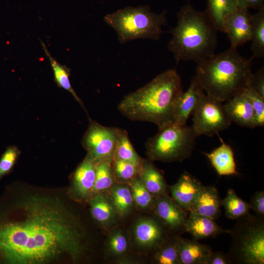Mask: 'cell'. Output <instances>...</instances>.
Listing matches in <instances>:
<instances>
[{
  "instance_id": "cell-21",
  "label": "cell",
  "mask_w": 264,
  "mask_h": 264,
  "mask_svg": "<svg viewBox=\"0 0 264 264\" xmlns=\"http://www.w3.org/2000/svg\"><path fill=\"white\" fill-rule=\"evenodd\" d=\"M138 178L154 198L167 195V185L164 177L151 162L144 160Z\"/></svg>"
},
{
  "instance_id": "cell-24",
  "label": "cell",
  "mask_w": 264,
  "mask_h": 264,
  "mask_svg": "<svg viewBox=\"0 0 264 264\" xmlns=\"http://www.w3.org/2000/svg\"><path fill=\"white\" fill-rule=\"evenodd\" d=\"M111 204L117 214L124 217L132 210L134 201L130 187L123 184H114L110 189Z\"/></svg>"
},
{
  "instance_id": "cell-39",
  "label": "cell",
  "mask_w": 264,
  "mask_h": 264,
  "mask_svg": "<svg viewBox=\"0 0 264 264\" xmlns=\"http://www.w3.org/2000/svg\"><path fill=\"white\" fill-rule=\"evenodd\" d=\"M238 6L248 9H260L264 7V0H236Z\"/></svg>"
},
{
  "instance_id": "cell-22",
  "label": "cell",
  "mask_w": 264,
  "mask_h": 264,
  "mask_svg": "<svg viewBox=\"0 0 264 264\" xmlns=\"http://www.w3.org/2000/svg\"><path fill=\"white\" fill-rule=\"evenodd\" d=\"M238 7L236 0H207L204 11L216 30L223 32L225 18Z\"/></svg>"
},
{
  "instance_id": "cell-3",
  "label": "cell",
  "mask_w": 264,
  "mask_h": 264,
  "mask_svg": "<svg viewBox=\"0 0 264 264\" xmlns=\"http://www.w3.org/2000/svg\"><path fill=\"white\" fill-rule=\"evenodd\" d=\"M251 61L230 47L198 63L195 77L207 95L225 102L247 87Z\"/></svg>"
},
{
  "instance_id": "cell-8",
  "label": "cell",
  "mask_w": 264,
  "mask_h": 264,
  "mask_svg": "<svg viewBox=\"0 0 264 264\" xmlns=\"http://www.w3.org/2000/svg\"><path fill=\"white\" fill-rule=\"evenodd\" d=\"M191 126L197 136H212L228 129L232 123L223 103L204 94L194 111Z\"/></svg>"
},
{
  "instance_id": "cell-33",
  "label": "cell",
  "mask_w": 264,
  "mask_h": 264,
  "mask_svg": "<svg viewBox=\"0 0 264 264\" xmlns=\"http://www.w3.org/2000/svg\"><path fill=\"white\" fill-rule=\"evenodd\" d=\"M244 91L252 103L255 116V127L264 126V99L249 88H246Z\"/></svg>"
},
{
  "instance_id": "cell-35",
  "label": "cell",
  "mask_w": 264,
  "mask_h": 264,
  "mask_svg": "<svg viewBox=\"0 0 264 264\" xmlns=\"http://www.w3.org/2000/svg\"><path fill=\"white\" fill-rule=\"evenodd\" d=\"M20 153L16 146H11L6 149L0 159V178L10 171Z\"/></svg>"
},
{
  "instance_id": "cell-34",
  "label": "cell",
  "mask_w": 264,
  "mask_h": 264,
  "mask_svg": "<svg viewBox=\"0 0 264 264\" xmlns=\"http://www.w3.org/2000/svg\"><path fill=\"white\" fill-rule=\"evenodd\" d=\"M109 250L113 254L120 255L125 253L128 248V241L124 234L120 231L113 232L108 242Z\"/></svg>"
},
{
  "instance_id": "cell-5",
  "label": "cell",
  "mask_w": 264,
  "mask_h": 264,
  "mask_svg": "<svg viewBox=\"0 0 264 264\" xmlns=\"http://www.w3.org/2000/svg\"><path fill=\"white\" fill-rule=\"evenodd\" d=\"M104 22L123 44L137 39L158 40L168 25L166 12L157 14L148 5L127 6L106 15Z\"/></svg>"
},
{
  "instance_id": "cell-18",
  "label": "cell",
  "mask_w": 264,
  "mask_h": 264,
  "mask_svg": "<svg viewBox=\"0 0 264 264\" xmlns=\"http://www.w3.org/2000/svg\"><path fill=\"white\" fill-rule=\"evenodd\" d=\"M221 200L215 187L203 185L188 212L215 220L220 214Z\"/></svg>"
},
{
  "instance_id": "cell-19",
  "label": "cell",
  "mask_w": 264,
  "mask_h": 264,
  "mask_svg": "<svg viewBox=\"0 0 264 264\" xmlns=\"http://www.w3.org/2000/svg\"><path fill=\"white\" fill-rule=\"evenodd\" d=\"M212 251L210 247L197 240L178 237L177 252L179 264H206Z\"/></svg>"
},
{
  "instance_id": "cell-36",
  "label": "cell",
  "mask_w": 264,
  "mask_h": 264,
  "mask_svg": "<svg viewBox=\"0 0 264 264\" xmlns=\"http://www.w3.org/2000/svg\"><path fill=\"white\" fill-rule=\"evenodd\" d=\"M247 88L264 99V69L263 67L255 74L252 73Z\"/></svg>"
},
{
  "instance_id": "cell-4",
  "label": "cell",
  "mask_w": 264,
  "mask_h": 264,
  "mask_svg": "<svg viewBox=\"0 0 264 264\" xmlns=\"http://www.w3.org/2000/svg\"><path fill=\"white\" fill-rule=\"evenodd\" d=\"M177 20L167 45L177 64L181 61L198 64L215 54L218 31L205 11L187 3L177 12Z\"/></svg>"
},
{
  "instance_id": "cell-28",
  "label": "cell",
  "mask_w": 264,
  "mask_h": 264,
  "mask_svg": "<svg viewBox=\"0 0 264 264\" xmlns=\"http://www.w3.org/2000/svg\"><path fill=\"white\" fill-rule=\"evenodd\" d=\"M114 159H119L142 164L144 160L137 154L124 130L120 129L116 142Z\"/></svg>"
},
{
  "instance_id": "cell-20",
  "label": "cell",
  "mask_w": 264,
  "mask_h": 264,
  "mask_svg": "<svg viewBox=\"0 0 264 264\" xmlns=\"http://www.w3.org/2000/svg\"><path fill=\"white\" fill-rule=\"evenodd\" d=\"M221 144L209 154H205L220 176H232L238 174L232 148L220 138Z\"/></svg>"
},
{
  "instance_id": "cell-38",
  "label": "cell",
  "mask_w": 264,
  "mask_h": 264,
  "mask_svg": "<svg viewBox=\"0 0 264 264\" xmlns=\"http://www.w3.org/2000/svg\"><path fill=\"white\" fill-rule=\"evenodd\" d=\"M233 262L229 255L221 252H211L206 261V264H230Z\"/></svg>"
},
{
  "instance_id": "cell-2",
  "label": "cell",
  "mask_w": 264,
  "mask_h": 264,
  "mask_svg": "<svg viewBox=\"0 0 264 264\" xmlns=\"http://www.w3.org/2000/svg\"><path fill=\"white\" fill-rule=\"evenodd\" d=\"M182 92L180 76L176 69H170L125 96L117 108L130 120L153 123L159 129L171 123Z\"/></svg>"
},
{
  "instance_id": "cell-27",
  "label": "cell",
  "mask_w": 264,
  "mask_h": 264,
  "mask_svg": "<svg viewBox=\"0 0 264 264\" xmlns=\"http://www.w3.org/2000/svg\"><path fill=\"white\" fill-rule=\"evenodd\" d=\"M221 206L225 209V216L232 220L244 216L250 210L249 204L238 196L232 189H229L225 198L221 200Z\"/></svg>"
},
{
  "instance_id": "cell-31",
  "label": "cell",
  "mask_w": 264,
  "mask_h": 264,
  "mask_svg": "<svg viewBox=\"0 0 264 264\" xmlns=\"http://www.w3.org/2000/svg\"><path fill=\"white\" fill-rule=\"evenodd\" d=\"M167 240L157 248L154 256V261L159 264H179L178 258L177 239Z\"/></svg>"
},
{
  "instance_id": "cell-37",
  "label": "cell",
  "mask_w": 264,
  "mask_h": 264,
  "mask_svg": "<svg viewBox=\"0 0 264 264\" xmlns=\"http://www.w3.org/2000/svg\"><path fill=\"white\" fill-rule=\"evenodd\" d=\"M250 209L256 216L263 218L264 215V192L263 191L256 192L252 197L249 203Z\"/></svg>"
},
{
  "instance_id": "cell-29",
  "label": "cell",
  "mask_w": 264,
  "mask_h": 264,
  "mask_svg": "<svg viewBox=\"0 0 264 264\" xmlns=\"http://www.w3.org/2000/svg\"><path fill=\"white\" fill-rule=\"evenodd\" d=\"M112 162L104 161L96 164L93 194L101 193L110 189L115 182Z\"/></svg>"
},
{
  "instance_id": "cell-11",
  "label": "cell",
  "mask_w": 264,
  "mask_h": 264,
  "mask_svg": "<svg viewBox=\"0 0 264 264\" xmlns=\"http://www.w3.org/2000/svg\"><path fill=\"white\" fill-rule=\"evenodd\" d=\"M133 234L136 243L148 249H156L167 240L162 223L150 218L138 220L134 226Z\"/></svg>"
},
{
  "instance_id": "cell-23",
  "label": "cell",
  "mask_w": 264,
  "mask_h": 264,
  "mask_svg": "<svg viewBox=\"0 0 264 264\" xmlns=\"http://www.w3.org/2000/svg\"><path fill=\"white\" fill-rule=\"evenodd\" d=\"M92 217L103 225L110 224L117 215L109 199L101 193L94 194L89 201Z\"/></svg>"
},
{
  "instance_id": "cell-14",
  "label": "cell",
  "mask_w": 264,
  "mask_h": 264,
  "mask_svg": "<svg viewBox=\"0 0 264 264\" xmlns=\"http://www.w3.org/2000/svg\"><path fill=\"white\" fill-rule=\"evenodd\" d=\"M202 186L198 179L189 173L185 172L171 186L172 198L182 209L189 211Z\"/></svg>"
},
{
  "instance_id": "cell-25",
  "label": "cell",
  "mask_w": 264,
  "mask_h": 264,
  "mask_svg": "<svg viewBox=\"0 0 264 264\" xmlns=\"http://www.w3.org/2000/svg\"><path fill=\"white\" fill-rule=\"evenodd\" d=\"M40 43L45 54L49 61L50 66L53 71L54 80L57 86L69 92L75 99L86 110L82 100L78 97L70 84L69 80L70 69L65 65L60 64L52 57L48 51L45 44L42 40H40Z\"/></svg>"
},
{
  "instance_id": "cell-32",
  "label": "cell",
  "mask_w": 264,
  "mask_h": 264,
  "mask_svg": "<svg viewBox=\"0 0 264 264\" xmlns=\"http://www.w3.org/2000/svg\"><path fill=\"white\" fill-rule=\"evenodd\" d=\"M134 201L140 209L153 208L154 197L146 189L139 180L138 176L129 183Z\"/></svg>"
},
{
  "instance_id": "cell-1",
  "label": "cell",
  "mask_w": 264,
  "mask_h": 264,
  "mask_svg": "<svg viewBox=\"0 0 264 264\" xmlns=\"http://www.w3.org/2000/svg\"><path fill=\"white\" fill-rule=\"evenodd\" d=\"M18 219L0 225V256L15 264H41L83 251L82 234L69 211L50 198L21 202Z\"/></svg>"
},
{
  "instance_id": "cell-17",
  "label": "cell",
  "mask_w": 264,
  "mask_h": 264,
  "mask_svg": "<svg viewBox=\"0 0 264 264\" xmlns=\"http://www.w3.org/2000/svg\"><path fill=\"white\" fill-rule=\"evenodd\" d=\"M183 230L190 233L196 240L215 237L225 233L229 234V231L219 226L212 219L191 212L187 217Z\"/></svg>"
},
{
  "instance_id": "cell-9",
  "label": "cell",
  "mask_w": 264,
  "mask_h": 264,
  "mask_svg": "<svg viewBox=\"0 0 264 264\" xmlns=\"http://www.w3.org/2000/svg\"><path fill=\"white\" fill-rule=\"evenodd\" d=\"M119 130L90 121L82 144L96 163L104 161L112 162Z\"/></svg>"
},
{
  "instance_id": "cell-12",
  "label": "cell",
  "mask_w": 264,
  "mask_h": 264,
  "mask_svg": "<svg viewBox=\"0 0 264 264\" xmlns=\"http://www.w3.org/2000/svg\"><path fill=\"white\" fill-rule=\"evenodd\" d=\"M205 92L194 76L188 89L179 95L171 123L186 125V122L198 106Z\"/></svg>"
},
{
  "instance_id": "cell-15",
  "label": "cell",
  "mask_w": 264,
  "mask_h": 264,
  "mask_svg": "<svg viewBox=\"0 0 264 264\" xmlns=\"http://www.w3.org/2000/svg\"><path fill=\"white\" fill-rule=\"evenodd\" d=\"M224 109L231 122L254 128V112L252 103L243 90L225 102Z\"/></svg>"
},
{
  "instance_id": "cell-30",
  "label": "cell",
  "mask_w": 264,
  "mask_h": 264,
  "mask_svg": "<svg viewBox=\"0 0 264 264\" xmlns=\"http://www.w3.org/2000/svg\"><path fill=\"white\" fill-rule=\"evenodd\" d=\"M143 163L114 159L112 166L115 180L120 183H129L138 176Z\"/></svg>"
},
{
  "instance_id": "cell-26",
  "label": "cell",
  "mask_w": 264,
  "mask_h": 264,
  "mask_svg": "<svg viewBox=\"0 0 264 264\" xmlns=\"http://www.w3.org/2000/svg\"><path fill=\"white\" fill-rule=\"evenodd\" d=\"M250 41L252 52L251 60L264 57V7L252 14V29Z\"/></svg>"
},
{
  "instance_id": "cell-6",
  "label": "cell",
  "mask_w": 264,
  "mask_h": 264,
  "mask_svg": "<svg viewBox=\"0 0 264 264\" xmlns=\"http://www.w3.org/2000/svg\"><path fill=\"white\" fill-rule=\"evenodd\" d=\"M263 219L249 213L229 230L232 241L228 254L233 264H264Z\"/></svg>"
},
{
  "instance_id": "cell-13",
  "label": "cell",
  "mask_w": 264,
  "mask_h": 264,
  "mask_svg": "<svg viewBox=\"0 0 264 264\" xmlns=\"http://www.w3.org/2000/svg\"><path fill=\"white\" fill-rule=\"evenodd\" d=\"M153 208L158 218L167 228L183 230L187 217L186 211L172 198L167 195L156 197Z\"/></svg>"
},
{
  "instance_id": "cell-10",
  "label": "cell",
  "mask_w": 264,
  "mask_h": 264,
  "mask_svg": "<svg viewBox=\"0 0 264 264\" xmlns=\"http://www.w3.org/2000/svg\"><path fill=\"white\" fill-rule=\"evenodd\" d=\"M252 29V14L248 9L238 7L225 19L223 32L229 40L231 47L239 46L250 41Z\"/></svg>"
},
{
  "instance_id": "cell-7",
  "label": "cell",
  "mask_w": 264,
  "mask_h": 264,
  "mask_svg": "<svg viewBox=\"0 0 264 264\" xmlns=\"http://www.w3.org/2000/svg\"><path fill=\"white\" fill-rule=\"evenodd\" d=\"M158 130L145 144L150 160L180 162L191 155L197 137L191 126L170 123Z\"/></svg>"
},
{
  "instance_id": "cell-16",
  "label": "cell",
  "mask_w": 264,
  "mask_h": 264,
  "mask_svg": "<svg viewBox=\"0 0 264 264\" xmlns=\"http://www.w3.org/2000/svg\"><path fill=\"white\" fill-rule=\"evenodd\" d=\"M97 163L88 154L78 166L72 177L75 193L81 198L93 194Z\"/></svg>"
}]
</instances>
